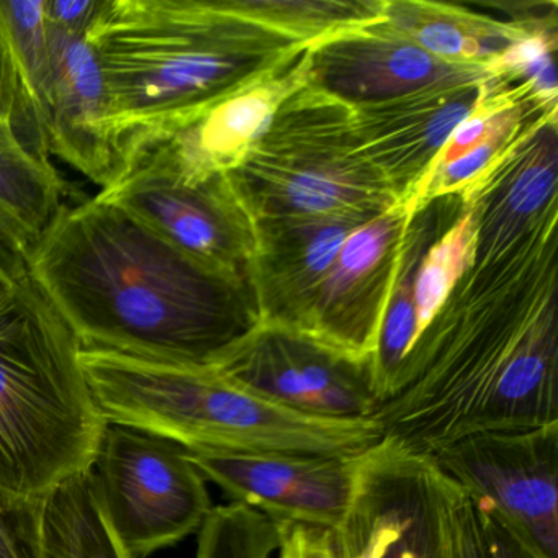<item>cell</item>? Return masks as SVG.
<instances>
[{
    "mask_svg": "<svg viewBox=\"0 0 558 558\" xmlns=\"http://www.w3.org/2000/svg\"><path fill=\"white\" fill-rule=\"evenodd\" d=\"M277 558H331L329 532L305 525H282Z\"/></svg>",
    "mask_w": 558,
    "mask_h": 558,
    "instance_id": "83f0119b",
    "label": "cell"
},
{
    "mask_svg": "<svg viewBox=\"0 0 558 558\" xmlns=\"http://www.w3.org/2000/svg\"><path fill=\"white\" fill-rule=\"evenodd\" d=\"M385 529L377 558H457L456 508L462 488L430 457L381 437L372 449Z\"/></svg>",
    "mask_w": 558,
    "mask_h": 558,
    "instance_id": "e0dca14e",
    "label": "cell"
},
{
    "mask_svg": "<svg viewBox=\"0 0 558 558\" xmlns=\"http://www.w3.org/2000/svg\"><path fill=\"white\" fill-rule=\"evenodd\" d=\"M50 27L51 73L45 97L50 155L86 175L100 191L123 175L107 119L102 73L86 34Z\"/></svg>",
    "mask_w": 558,
    "mask_h": 558,
    "instance_id": "2e32d148",
    "label": "cell"
},
{
    "mask_svg": "<svg viewBox=\"0 0 558 558\" xmlns=\"http://www.w3.org/2000/svg\"><path fill=\"white\" fill-rule=\"evenodd\" d=\"M35 508H14L0 498V558H40Z\"/></svg>",
    "mask_w": 558,
    "mask_h": 558,
    "instance_id": "4316f807",
    "label": "cell"
},
{
    "mask_svg": "<svg viewBox=\"0 0 558 558\" xmlns=\"http://www.w3.org/2000/svg\"><path fill=\"white\" fill-rule=\"evenodd\" d=\"M469 496V495H466ZM470 498V496H469ZM472 501L483 558H542L489 506Z\"/></svg>",
    "mask_w": 558,
    "mask_h": 558,
    "instance_id": "484cf974",
    "label": "cell"
},
{
    "mask_svg": "<svg viewBox=\"0 0 558 558\" xmlns=\"http://www.w3.org/2000/svg\"><path fill=\"white\" fill-rule=\"evenodd\" d=\"M374 420L385 439L423 457L476 434L558 423L554 316L424 336Z\"/></svg>",
    "mask_w": 558,
    "mask_h": 558,
    "instance_id": "3957f363",
    "label": "cell"
},
{
    "mask_svg": "<svg viewBox=\"0 0 558 558\" xmlns=\"http://www.w3.org/2000/svg\"><path fill=\"white\" fill-rule=\"evenodd\" d=\"M215 367L254 393L305 416L374 420V361L302 329L260 322Z\"/></svg>",
    "mask_w": 558,
    "mask_h": 558,
    "instance_id": "ba28073f",
    "label": "cell"
},
{
    "mask_svg": "<svg viewBox=\"0 0 558 558\" xmlns=\"http://www.w3.org/2000/svg\"><path fill=\"white\" fill-rule=\"evenodd\" d=\"M0 25L8 35L21 86L15 122L31 126L35 138L48 148L45 97L50 83L51 41L45 0H2Z\"/></svg>",
    "mask_w": 558,
    "mask_h": 558,
    "instance_id": "44dd1931",
    "label": "cell"
},
{
    "mask_svg": "<svg viewBox=\"0 0 558 558\" xmlns=\"http://www.w3.org/2000/svg\"><path fill=\"white\" fill-rule=\"evenodd\" d=\"M485 68L430 57L384 21L310 47V84L348 106H367L460 81L488 80Z\"/></svg>",
    "mask_w": 558,
    "mask_h": 558,
    "instance_id": "5bb4252c",
    "label": "cell"
},
{
    "mask_svg": "<svg viewBox=\"0 0 558 558\" xmlns=\"http://www.w3.org/2000/svg\"><path fill=\"white\" fill-rule=\"evenodd\" d=\"M368 450L357 456L187 453L202 476L220 486L233 502L279 525L331 532L344 524L354 506Z\"/></svg>",
    "mask_w": 558,
    "mask_h": 558,
    "instance_id": "8fae6325",
    "label": "cell"
},
{
    "mask_svg": "<svg viewBox=\"0 0 558 558\" xmlns=\"http://www.w3.org/2000/svg\"><path fill=\"white\" fill-rule=\"evenodd\" d=\"M384 22L437 60L485 70L509 45L535 25H544L537 21L505 24L430 2H385Z\"/></svg>",
    "mask_w": 558,
    "mask_h": 558,
    "instance_id": "d6986e66",
    "label": "cell"
},
{
    "mask_svg": "<svg viewBox=\"0 0 558 558\" xmlns=\"http://www.w3.org/2000/svg\"><path fill=\"white\" fill-rule=\"evenodd\" d=\"M66 185L50 156L28 145L14 120L0 119V240L27 259L54 215Z\"/></svg>",
    "mask_w": 558,
    "mask_h": 558,
    "instance_id": "ac0fdd59",
    "label": "cell"
},
{
    "mask_svg": "<svg viewBox=\"0 0 558 558\" xmlns=\"http://www.w3.org/2000/svg\"><path fill=\"white\" fill-rule=\"evenodd\" d=\"M308 84L310 47L234 90L138 159H151L185 182L228 174L241 165L280 107Z\"/></svg>",
    "mask_w": 558,
    "mask_h": 558,
    "instance_id": "9a60e30c",
    "label": "cell"
},
{
    "mask_svg": "<svg viewBox=\"0 0 558 558\" xmlns=\"http://www.w3.org/2000/svg\"><path fill=\"white\" fill-rule=\"evenodd\" d=\"M40 558H133L123 547L93 472L74 476L35 508Z\"/></svg>",
    "mask_w": 558,
    "mask_h": 558,
    "instance_id": "ffe728a7",
    "label": "cell"
},
{
    "mask_svg": "<svg viewBox=\"0 0 558 558\" xmlns=\"http://www.w3.org/2000/svg\"><path fill=\"white\" fill-rule=\"evenodd\" d=\"M107 426L80 341L25 274L0 313V498L32 508L90 472Z\"/></svg>",
    "mask_w": 558,
    "mask_h": 558,
    "instance_id": "5b68a950",
    "label": "cell"
},
{
    "mask_svg": "<svg viewBox=\"0 0 558 558\" xmlns=\"http://www.w3.org/2000/svg\"><path fill=\"white\" fill-rule=\"evenodd\" d=\"M430 459L542 558H558V423L476 434Z\"/></svg>",
    "mask_w": 558,
    "mask_h": 558,
    "instance_id": "30bf717a",
    "label": "cell"
},
{
    "mask_svg": "<svg viewBox=\"0 0 558 558\" xmlns=\"http://www.w3.org/2000/svg\"><path fill=\"white\" fill-rule=\"evenodd\" d=\"M25 274H27L25 260L0 240V313L4 312L17 295Z\"/></svg>",
    "mask_w": 558,
    "mask_h": 558,
    "instance_id": "1f68e13d",
    "label": "cell"
},
{
    "mask_svg": "<svg viewBox=\"0 0 558 558\" xmlns=\"http://www.w3.org/2000/svg\"><path fill=\"white\" fill-rule=\"evenodd\" d=\"M282 527L243 505L214 506L198 531L195 558H272Z\"/></svg>",
    "mask_w": 558,
    "mask_h": 558,
    "instance_id": "cb8c5ba5",
    "label": "cell"
},
{
    "mask_svg": "<svg viewBox=\"0 0 558 558\" xmlns=\"http://www.w3.org/2000/svg\"><path fill=\"white\" fill-rule=\"evenodd\" d=\"M420 251L411 241H404L400 272L385 312L374 354L375 381H377L380 407L397 391L401 372L417 344L416 310H414L413 286Z\"/></svg>",
    "mask_w": 558,
    "mask_h": 558,
    "instance_id": "603a6c76",
    "label": "cell"
},
{
    "mask_svg": "<svg viewBox=\"0 0 558 558\" xmlns=\"http://www.w3.org/2000/svg\"><path fill=\"white\" fill-rule=\"evenodd\" d=\"M96 197L204 266L253 286L256 233L228 174L185 182L142 158Z\"/></svg>",
    "mask_w": 558,
    "mask_h": 558,
    "instance_id": "9c48e42d",
    "label": "cell"
},
{
    "mask_svg": "<svg viewBox=\"0 0 558 558\" xmlns=\"http://www.w3.org/2000/svg\"><path fill=\"white\" fill-rule=\"evenodd\" d=\"M21 104V86L8 35L0 25V119L14 120Z\"/></svg>",
    "mask_w": 558,
    "mask_h": 558,
    "instance_id": "f546056e",
    "label": "cell"
},
{
    "mask_svg": "<svg viewBox=\"0 0 558 558\" xmlns=\"http://www.w3.org/2000/svg\"><path fill=\"white\" fill-rule=\"evenodd\" d=\"M228 178L254 228L374 220L403 205L361 151L354 107L312 84L280 107Z\"/></svg>",
    "mask_w": 558,
    "mask_h": 558,
    "instance_id": "8992f818",
    "label": "cell"
},
{
    "mask_svg": "<svg viewBox=\"0 0 558 558\" xmlns=\"http://www.w3.org/2000/svg\"><path fill=\"white\" fill-rule=\"evenodd\" d=\"M123 174L225 97L312 47L227 0H102L86 32Z\"/></svg>",
    "mask_w": 558,
    "mask_h": 558,
    "instance_id": "7a4b0ae2",
    "label": "cell"
},
{
    "mask_svg": "<svg viewBox=\"0 0 558 558\" xmlns=\"http://www.w3.org/2000/svg\"><path fill=\"white\" fill-rule=\"evenodd\" d=\"M25 266L81 348L217 365L260 323L251 283L97 197L63 204Z\"/></svg>",
    "mask_w": 558,
    "mask_h": 558,
    "instance_id": "6da1fadb",
    "label": "cell"
},
{
    "mask_svg": "<svg viewBox=\"0 0 558 558\" xmlns=\"http://www.w3.org/2000/svg\"><path fill=\"white\" fill-rule=\"evenodd\" d=\"M555 168V146L550 151L542 146L535 158L515 175L508 192V208L514 217H531L547 204L548 198L554 197L557 182Z\"/></svg>",
    "mask_w": 558,
    "mask_h": 558,
    "instance_id": "d4e9b609",
    "label": "cell"
},
{
    "mask_svg": "<svg viewBox=\"0 0 558 558\" xmlns=\"http://www.w3.org/2000/svg\"><path fill=\"white\" fill-rule=\"evenodd\" d=\"M414 215L391 208L349 234L329 270L306 331L374 361Z\"/></svg>",
    "mask_w": 558,
    "mask_h": 558,
    "instance_id": "4fadbf2b",
    "label": "cell"
},
{
    "mask_svg": "<svg viewBox=\"0 0 558 558\" xmlns=\"http://www.w3.org/2000/svg\"><path fill=\"white\" fill-rule=\"evenodd\" d=\"M90 472L133 558L149 557L201 531L214 509L207 480L187 449L143 430L109 424Z\"/></svg>",
    "mask_w": 558,
    "mask_h": 558,
    "instance_id": "52a82bcc",
    "label": "cell"
},
{
    "mask_svg": "<svg viewBox=\"0 0 558 558\" xmlns=\"http://www.w3.org/2000/svg\"><path fill=\"white\" fill-rule=\"evenodd\" d=\"M456 548L457 558H483L475 509L463 489L456 508Z\"/></svg>",
    "mask_w": 558,
    "mask_h": 558,
    "instance_id": "4dcf8cb0",
    "label": "cell"
},
{
    "mask_svg": "<svg viewBox=\"0 0 558 558\" xmlns=\"http://www.w3.org/2000/svg\"><path fill=\"white\" fill-rule=\"evenodd\" d=\"M493 87V77L460 81L354 107L361 151L408 210L457 126Z\"/></svg>",
    "mask_w": 558,
    "mask_h": 558,
    "instance_id": "7c38bea8",
    "label": "cell"
},
{
    "mask_svg": "<svg viewBox=\"0 0 558 558\" xmlns=\"http://www.w3.org/2000/svg\"><path fill=\"white\" fill-rule=\"evenodd\" d=\"M81 365L107 424L172 440L191 452L357 456L384 437L375 420H323L287 410L215 365L94 348H81Z\"/></svg>",
    "mask_w": 558,
    "mask_h": 558,
    "instance_id": "277c9868",
    "label": "cell"
},
{
    "mask_svg": "<svg viewBox=\"0 0 558 558\" xmlns=\"http://www.w3.org/2000/svg\"><path fill=\"white\" fill-rule=\"evenodd\" d=\"M478 250V223L465 214L444 236L427 250L414 276L413 300L416 310L417 342L433 326L440 306L449 296ZM417 345V344H416Z\"/></svg>",
    "mask_w": 558,
    "mask_h": 558,
    "instance_id": "7402d4cb",
    "label": "cell"
},
{
    "mask_svg": "<svg viewBox=\"0 0 558 558\" xmlns=\"http://www.w3.org/2000/svg\"><path fill=\"white\" fill-rule=\"evenodd\" d=\"M102 0H45L47 21L63 31L86 34Z\"/></svg>",
    "mask_w": 558,
    "mask_h": 558,
    "instance_id": "f1b7e54d",
    "label": "cell"
}]
</instances>
